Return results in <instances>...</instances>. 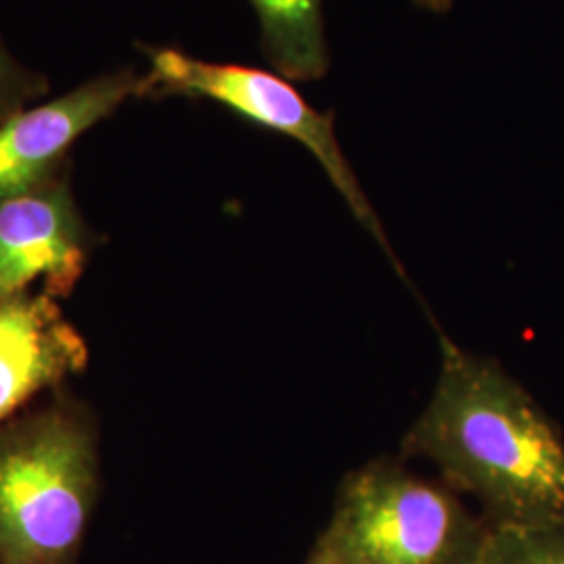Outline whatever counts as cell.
<instances>
[{
  "label": "cell",
  "mask_w": 564,
  "mask_h": 564,
  "mask_svg": "<svg viewBox=\"0 0 564 564\" xmlns=\"http://www.w3.org/2000/svg\"><path fill=\"white\" fill-rule=\"evenodd\" d=\"M142 53L149 59V72L142 74L141 99L182 97L218 102L242 120L303 144L321 163L354 218L381 245L395 270L403 274L383 224L343 153L333 111L314 109L295 84L276 72L199 59L174 46H142Z\"/></svg>",
  "instance_id": "4"
},
{
  "label": "cell",
  "mask_w": 564,
  "mask_h": 564,
  "mask_svg": "<svg viewBox=\"0 0 564 564\" xmlns=\"http://www.w3.org/2000/svg\"><path fill=\"white\" fill-rule=\"evenodd\" d=\"M489 540L460 494L383 458L345 475L316 547L330 564H485Z\"/></svg>",
  "instance_id": "3"
},
{
  "label": "cell",
  "mask_w": 564,
  "mask_h": 564,
  "mask_svg": "<svg viewBox=\"0 0 564 564\" xmlns=\"http://www.w3.org/2000/svg\"><path fill=\"white\" fill-rule=\"evenodd\" d=\"M491 529L564 521V435L505 366L442 339L437 383L403 437Z\"/></svg>",
  "instance_id": "1"
},
{
  "label": "cell",
  "mask_w": 564,
  "mask_h": 564,
  "mask_svg": "<svg viewBox=\"0 0 564 564\" xmlns=\"http://www.w3.org/2000/svg\"><path fill=\"white\" fill-rule=\"evenodd\" d=\"M305 564H330L328 563V558L324 556L323 552L314 545V550L310 552V556H307V561H305Z\"/></svg>",
  "instance_id": "12"
},
{
  "label": "cell",
  "mask_w": 564,
  "mask_h": 564,
  "mask_svg": "<svg viewBox=\"0 0 564 564\" xmlns=\"http://www.w3.org/2000/svg\"><path fill=\"white\" fill-rule=\"evenodd\" d=\"M485 564H564V521L544 527L491 529Z\"/></svg>",
  "instance_id": "9"
},
{
  "label": "cell",
  "mask_w": 564,
  "mask_h": 564,
  "mask_svg": "<svg viewBox=\"0 0 564 564\" xmlns=\"http://www.w3.org/2000/svg\"><path fill=\"white\" fill-rule=\"evenodd\" d=\"M46 90V78L21 65L0 41V123L41 99Z\"/></svg>",
  "instance_id": "10"
},
{
  "label": "cell",
  "mask_w": 564,
  "mask_h": 564,
  "mask_svg": "<svg viewBox=\"0 0 564 564\" xmlns=\"http://www.w3.org/2000/svg\"><path fill=\"white\" fill-rule=\"evenodd\" d=\"M88 351L46 293L0 302V421L44 387L82 372Z\"/></svg>",
  "instance_id": "7"
},
{
  "label": "cell",
  "mask_w": 564,
  "mask_h": 564,
  "mask_svg": "<svg viewBox=\"0 0 564 564\" xmlns=\"http://www.w3.org/2000/svg\"><path fill=\"white\" fill-rule=\"evenodd\" d=\"M142 74L118 69L0 123V203L55 181L72 144L118 107L139 97Z\"/></svg>",
  "instance_id": "5"
},
{
  "label": "cell",
  "mask_w": 564,
  "mask_h": 564,
  "mask_svg": "<svg viewBox=\"0 0 564 564\" xmlns=\"http://www.w3.org/2000/svg\"><path fill=\"white\" fill-rule=\"evenodd\" d=\"M265 61L291 82L323 80L330 67L324 0H249Z\"/></svg>",
  "instance_id": "8"
},
{
  "label": "cell",
  "mask_w": 564,
  "mask_h": 564,
  "mask_svg": "<svg viewBox=\"0 0 564 564\" xmlns=\"http://www.w3.org/2000/svg\"><path fill=\"white\" fill-rule=\"evenodd\" d=\"M97 487L80 405L61 400L0 426V564H76Z\"/></svg>",
  "instance_id": "2"
},
{
  "label": "cell",
  "mask_w": 564,
  "mask_h": 564,
  "mask_svg": "<svg viewBox=\"0 0 564 564\" xmlns=\"http://www.w3.org/2000/svg\"><path fill=\"white\" fill-rule=\"evenodd\" d=\"M419 7H423L426 11H431V13H437V15H444L447 13L452 7H454V2L456 0H414Z\"/></svg>",
  "instance_id": "11"
},
{
  "label": "cell",
  "mask_w": 564,
  "mask_h": 564,
  "mask_svg": "<svg viewBox=\"0 0 564 564\" xmlns=\"http://www.w3.org/2000/svg\"><path fill=\"white\" fill-rule=\"evenodd\" d=\"M90 251L65 174L41 188L0 203V302L44 281L51 297H67L80 281Z\"/></svg>",
  "instance_id": "6"
}]
</instances>
